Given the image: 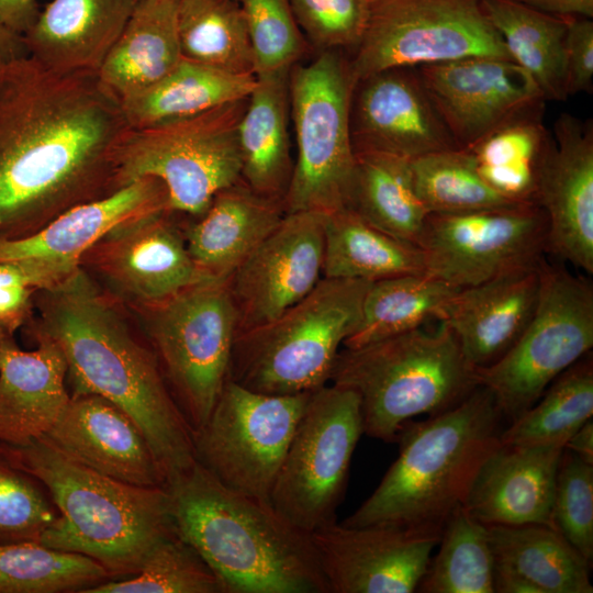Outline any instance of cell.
<instances>
[{
	"mask_svg": "<svg viewBox=\"0 0 593 593\" xmlns=\"http://www.w3.org/2000/svg\"><path fill=\"white\" fill-rule=\"evenodd\" d=\"M137 0H52L23 34L29 56L57 72H98Z\"/></svg>",
	"mask_w": 593,
	"mask_h": 593,
	"instance_id": "obj_27",
	"label": "cell"
},
{
	"mask_svg": "<svg viewBox=\"0 0 593 593\" xmlns=\"http://www.w3.org/2000/svg\"><path fill=\"white\" fill-rule=\"evenodd\" d=\"M112 579L85 555L37 541L0 544V593H82Z\"/></svg>",
	"mask_w": 593,
	"mask_h": 593,
	"instance_id": "obj_41",
	"label": "cell"
},
{
	"mask_svg": "<svg viewBox=\"0 0 593 593\" xmlns=\"http://www.w3.org/2000/svg\"><path fill=\"white\" fill-rule=\"evenodd\" d=\"M552 525L590 563L593 558V465L564 448L556 477Z\"/></svg>",
	"mask_w": 593,
	"mask_h": 593,
	"instance_id": "obj_46",
	"label": "cell"
},
{
	"mask_svg": "<svg viewBox=\"0 0 593 593\" xmlns=\"http://www.w3.org/2000/svg\"><path fill=\"white\" fill-rule=\"evenodd\" d=\"M494 593H540L539 590L515 571L494 563Z\"/></svg>",
	"mask_w": 593,
	"mask_h": 593,
	"instance_id": "obj_52",
	"label": "cell"
},
{
	"mask_svg": "<svg viewBox=\"0 0 593 593\" xmlns=\"http://www.w3.org/2000/svg\"><path fill=\"white\" fill-rule=\"evenodd\" d=\"M355 85L349 58L340 51L317 52L310 63L291 67L289 100L298 156L283 199L286 213L329 214L348 206L355 172Z\"/></svg>",
	"mask_w": 593,
	"mask_h": 593,
	"instance_id": "obj_8",
	"label": "cell"
},
{
	"mask_svg": "<svg viewBox=\"0 0 593 593\" xmlns=\"http://www.w3.org/2000/svg\"><path fill=\"white\" fill-rule=\"evenodd\" d=\"M325 217L312 211L286 213L226 279L237 334L275 320L322 279Z\"/></svg>",
	"mask_w": 593,
	"mask_h": 593,
	"instance_id": "obj_17",
	"label": "cell"
},
{
	"mask_svg": "<svg viewBox=\"0 0 593 593\" xmlns=\"http://www.w3.org/2000/svg\"><path fill=\"white\" fill-rule=\"evenodd\" d=\"M179 0H138L98 76L120 99L155 85L181 60Z\"/></svg>",
	"mask_w": 593,
	"mask_h": 593,
	"instance_id": "obj_30",
	"label": "cell"
},
{
	"mask_svg": "<svg viewBox=\"0 0 593 593\" xmlns=\"http://www.w3.org/2000/svg\"><path fill=\"white\" fill-rule=\"evenodd\" d=\"M27 55L23 35L0 24V65Z\"/></svg>",
	"mask_w": 593,
	"mask_h": 593,
	"instance_id": "obj_54",
	"label": "cell"
},
{
	"mask_svg": "<svg viewBox=\"0 0 593 593\" xmlns=\"http://www.w3.org/2000/svg\"><path fill=\"white\" fill-rule=\"evenodd\" d=\"M362 434L360 403L354 391L332 383L315 390L277 474L272 507L309 534L337 521Z\"/></svg>",
	"mask_w": 593,
	"mask_h": 593,
	"instance_id": "obj_12",
	"label": "cell"
},
{
	"mask_svg": "<svg viewBox=\"0 0 593 593\" xmlns=\"http://www.w3.org/2000/svg\"><path fill=\"white\" fill-rule=\"evenodd\" d=\"M71 272L36 261H0V327L13 335L32 318L35 292Z\"/></svg>",
	"mask_w": 593,
	"mask_h": 593,
	"instance_id": "obj_48",
	"label": "cell"
},
{
	"mask_svg": "<svg viewBox=\"0 0 593 593\" xmlns=\"http://www.w3.org/2000/svg\"><path fill=\"white\" fill-rule=\"evenodd\" d=\"M489 56L512 59L482 0H371L349 59L355 83L398 67Z\"/></svg>",
	"mask_w": 593,
	"mask_h": 593,
	"instance_id": "obj_13",
	"label": "cell"
},
{
	"mask_svg": "<svg viewBox=\"0 0 593 593\" xmlns=\"http://www.w3.org/2000/svg\"><path fill=\"white\" fill-rule=\"evenodd\" d=\"M592 347V283L544 259L533 317L505 355L475 368L479 385L492 393L504 419L511 423Z\"/></svg>",
	"mask_w": 593,
	"mask_h": 593,
	"instance_id": "obj_10",
	"label": "cell"
},
{
	"mask_svg": "<svg viewBox=\"0 0 593 593\" xmlns=\"http://www.w3.org/2000/svg\"><path fill=\"white\" fill-rule=\"evenodd\" d=\"M492 393L479 385L462 402L399 433V455L370 496L342 524L381 525L439 540L465 506L484 461L500 445L502 421Z\"/></svg>",
	"mask_w": 593,
	"mask_h": 593,
	"instance_id": "obj_4",
	"label": "cell"
},
{
	"mask_svg": "<svg viewBox=\"0 0 593 593\" xmlns=\"http://www.w3.org/2000/svg\"><path fill=\"white\" fill-rule=\"evenodd\" d=\"M564 448L593 465V421L590 418L566 441Z\"/></svg>",
	"mask_w": 593,
	"mask_h": 593,
	"instance_id": "obj_53",
	"label": "cell"
},
{
	"mask_svg": "<svg viewBox=\"0 0 593 593\" xmlns=\"http://www.w3.org/2000/svg\"><path fill=\"white\" fill-rule=\"evenodd\" d=\"M311 538L329 593H413L438 540L395 527L337 521Z\"/></svg>",
	"mask_w": 593,
	"mask_h": 593,
	"instance_id": "obj_20",
	"label": "cell"
},
{
	"mask_svg": "<svg viewBox=\"0 0 593 593\" xmlns=\"http://www.w3.org/2000/svg\"><path fill=\"white\" fill-rule=\"evenodd\" d=\"M439 324L340 349L328 383L357 394L363 434L395 441L412 418L448 411L479 387L457 338Z\"/></svg>",
	"mask_w": 593,
	"mask_h": 593,
	"instance_id": "obj_6",
	"label": "cell"
},
{
	"mask_svg": "<svg viewBox=\"0 0 593 593\" xmlns=\"http://www.w3.org/2000/svg\"><path fill=\"white\" fill-rule=\"evenodd\" d=\"M41 438L103 475L137 486L166 488L163 469L139 426L100 395H70Z\"/></svg>",
	"mask_w": 593,
	"mask_h": 593,
	"instance_id": "obj_22",
	"label": "cell"
},
{
	"mask_svg": "<svg viewBox=\"0 0 593 593\" xmlns=\"http://www.w3.org/2000/svg\"><path fill=\"white\" fill-rule=\"evenodd\" d=\"M82 593H227V590L175 527L153 547L135 574L109 580Z\"/></svg>",
	"mask_w": 593,
	"mask_h": 593,
	"instance_id": "obj_43",
	"label": "cell"
},
{
	"mask_svg": "<svg viewBox=\"0 0 593 593\" xmlns=\"http://www.w3.org/2000/svg\"><path fill=\"white\" fill-rule=\"evenodd\" d=\"M245 15L255 59V75L291 69L307 44L289 0H237Z\"/></svg>",
	"mask_w": 593,
	"mask_h": 593,
	"instance_id": "obj_45",
	"label": "cell"
},
{
	"mask_svg": "<svg viewBox=\"0 0 593 593\" xmlns=\"http://www.w3.org/2000/svg\"><path fill=\"white\" fill-rule=\"evenodd\" d=\"M547 233L544 210L526 202L429 213L418 247L426 275L460 289L538 265L547 254Z\"/></svg>",
	"mask_w": 593,
	"mask_h": 593,
	"instance_id": "obj_15",
	"label": "cell"
},
{
	"mask_svg": "<svg viewBox=\"0 0 593 593\" xmlns=\"http://www.w3.org/2000/svg\"><path fill=\"white\" fill-rule=\"evenodd\" d=\"M290 69L257 76L237 127L240 178L283 202L294 163L288 132Z\"/></svg>",
	"mask_w": 593,
	"mask_h": 593,
	"instance_id": "obj_29",
	"label": "cell"
},
{
	"mask_svg": "<svg viewBox=\"0 0 593 593\" xmlns=\"http://www.w3.org/2000/svg\"><path fill=\"white\" fill-rule=\"evenodd\" d=\"M172 214L165 209L126 221L98 240L82 259L118 292L143 306L215 280L191 258Z\"/></svg>",
	"mask_w": 593,
	"mask_h": 593,
	"instance_id": "obj_18",
	"label": "cell"
},
{
	"mask_svg": "<svg viewBox=\"0 0 593 593\" xmlns=\"http://www.w3.org/2000/svg\"><path fill=\"white\" fill-rule=\"evenodd\" d=\"M563 441L501 444L481 466L465 506L484 525H552Z\"/></svg>",
	"mask_w": 593,
	"mask_h": 593,
	"instance_id": "obj_25",
	"label": "cell"
},
{
	"mask_svg": "<svg viewBox=\"0 0 593 593\" xmlns=\"http://www.w3.org/2000/svg\"><path fill=\"white\" fill-rule=\"evenodd\" d=\"M416 68L458 148H470L514 120L544 113L539 87L512 59L478 56Z\"/></svg>",
	"mask_w": 593,
	"mask_h": 593,
	"instance_id": "obj_16",
	"label": "cell"
},
{
	"mask_svg": "<svg viewBox=\"0 0 593 593\" xmlns=\"http://www.w3.org/2000/svg\"><path fill=\"white\" fill-rule=\"evenodd\" d=\"M416 592L494 593V556L488 526L460 506L443 528Z\"/></svg>",
	"mask_w": 593,
	"mask_h": 593,
	"instance_id": "obj_39",
	"label": "cell"
},
{
	"mask_svg": "<svg viewBox=\"0 0 593 593\" xmlns=\"http://www.w3.org/2000/svg\"><path fill=\"white\" fill-rule=\"evenodd\" d=\"M4 446L13 462L45 486L58 511L40 540L47 547L90 557L116 579L135 574L153 547L175 530L166 488L103 475L43 438Z\"/></svg>",
	"mask_w": 593,
	"mask_h": 593,
	"instance_id": "obj_5",
	"label": "cell"
},
{
	"mask_svg": "<svg viewBox=\"0 0 593 593\" xmlns=\"http://www.w3.org/2000/svg\"><path fill=\"white\" fill-rule=\"evenodd\" d=\"M32 339L36 348L31 351L10 334L0 344V441L7 445L41 438L70 399L64 355L46 338Z\"/></svg>",
	"mask_w": 593,
	"mask_h": 593,
	"instance_id": "obj_26",
	"label": "cell"
},
{
	"mask_svg": "<svg viewBox=\"0 0 593 593\" xmlns=\"http://www.w3.org/2000/svg\"><path fill=\"white\" fill-rule=\"evenodd\" d=\"M497 564L533 583L540 593H592L591 563L553 527L486 525Z\"/></svg>",
	"mask_w": 593,
	"mask_h": 593,
	"instance_id": "obj_35",
	"label": "cell"
},
{
	"mask_svg": "<svg viewBox=\"0 0 593 593\" xmlns=\"http://www.w3.org/2000/svg\"><path fill=\"white\" fill-rule=\"evenodd\" d=\"M411 168L416 194L429 213L456 214L521 203L492 189L463 148L414 158Z\"/></svg>",
	"mask_w": 593,
	"mask_h": 593,
	"instance_id": "obj_42",
	"label": "cell"
},
{
	"mask_svg": "<svg viewBox=\"0 0 593 593\" xmlns=\"http://www.w3.org/2000/svg\"><path fill=\"white\" fill-rule=\"evenodd\" d=\"M57 517L45 486L15 465L0 441V544L40 542Z\"/></svg>",
	"mask_w": 593,
	"mask_h": 593,
	"instance_id": "obj_44",
	"label": "cell"
},
{
	"mask_svg": "<svg viewBox=\"0 0 593 593\" xmlns=\"http://www.w3.org/2000/svg\"><path fill=\"white\" fill-rule=\"evenodd\" d=\"M371 0H289L307 44L322 51L356 48L363 37Z\"/></svg>",
	"mask_w": 593,
	"mask_h": 593,
	"instance_id": "obj_47",
	"label": "cell"
},
{
	"mask_svg": "<svg viewBox=\"0 0 593 593\" xmlns=\"http://www.w3.org/2000/svg\"><path fill=\"white\" fill-rule=\"evenodd\" d=\"M350 136L354 153L379 152L411 160L458 148L416 67L385 69L355 85Z\"/></svg>",
	"mask_w": 593,
	"mask_h": 593,
	"instance_id": "obj_19",
	"label": "cell"
},
{
	"mask_svg": "<svg viewBox=\"0 0 593 593\" xmlns=\"http://www.w3.org/2000/svg\"><path fill=\"white\" fill-rule=\"evenodd\" d=\"M313 392L271 395L227 380L208 419L193 433L195 461L225 486L270 503Z\"/></svg>",
	"mask_w": 593,
	"mask_h": 593,
	"instance_id": "obj_14",
	"label": "cell"
},
{
	"mask_svg": "<svg viewBox=\"0 0 593 593\" xmlns=\"http://www.w3.org/2000/svg\"><path fill=\"white\" fill-rule=\"evenodd\" d=\"M535 203L547 217V254L593 273V126L561 114L541 163Z\"/></svg>",
	"mask_w": 593,
	"mask_h": 593,
	"instance_id": "obj_21",
	"label": "cell"
},
{
	"mask_svg": "<svg viewBox=\"0 0 593 593\" xmlns=\"http://www.w3.org/2000/svg\"><path fill=\"white\" fill-rule=\"evenodd\" d=\"M165 209L169 210L164 183L153 177L139 178L105 197L66 210L31 235L0 238V261H36L71 272L111 230Z\"/></svg>",
	"mask_w": 593,
	"mask_h": 593,
	"instance_id": "obj_23",
	"label": "cell"
},
{
	"mask_svg": "<svg viewBox=\"0 0 593 593\" xmlns=\"http://www.w3.org/2000/svg\"><path fill=\"white\" fill-rule=\"evenodd\" d=\"M176 22L182 58L234 75L256 76L237 0H179Z\"/></svg>",
	"mask_w": 593,
	"mask_h": 593,
	"instance_id": "obj_37",
	"label": "cell"
},
{
	"mask_svg": "<svg viewBox=\"0 0 593 593\" xmlns=\"http://www.w3.org/2000/svg\"><path fill=\"white\" fill-rule=\"evenodd\" d=\"M459 288L429 275H406L370 283L355 331L344 348H357L438 320L443 305Z\"/></svg>",
	"mask_w": 593,
	"mask_h": 593,
	"instance_id": "obj_36",
	"label": "cell"
},
{
	"mask_svg": "<svg viewBox=\"0 0 593 593\" xmlns=\"http://www.w3.org/2000/svg\"><path fill=\"white\" fill-rule=\"evenodd\" d=\"M541 118L537 113L514 120L467 148L483 180L511 201L535 203L541 163L551 141Z\"/></svg>",
	"mask_w": 593,
	"mask_h": 593,
	"instance_id": "obj_38",
	"label": "cell"
},
{
	"mask_svg": "<svg viewBox=\"0 0 593 593\" xmlns=\"http://www.w3.org/2000/svg\"><path fill=\"white\" fill-rule=\"evenodd\" d=\"M567 96L591 91L593 85V22L569 16L566 36Z\"/></svg>",
	"mask_w": 593,
	"mask_h": 593,
	"instance_id": "obj_49",
	"label": "cell"
},
{
	"mask_svg": "<svg viewBox=\"0 0 593 593\" xmlns=\"http://www.w3.org/2000/svg\"><path fill=\"white\" fill-rule=\"evenodd\" d=\"M539 11L560 16H593V0H515Z\"/></svg>",
	"mask_w": 593,
	"mask_h": 593,
	"instance_id": "obj_51",
	"label": "cell"
},
{
	"mask_svg": "<svg viewBox=\"0 0 593 593\" xmlns=\"http://www.w3.org/2000/svg\"><path fill=\"white\" fill-rule=\"evenodd\" d=\"M347 208L380 231L417 246L429 214L416 194L411 159L379 152L355 153Z\"/></svg>",
	"mask_w": 593,
	"mask_h": 593,
	"instance_id": "obj_33",
	"label": "cell"
},
{
	"mask_svg": "<svg viewBox=\"0 0 593 593\" xmlns=\"http://www.w3.org/2000/svg\"><path fill=\"white\" fill-rule=\"evenodd\" d=\"M166 489L177 533L227 593H329L311 534L269 502L225 486L198 461Z\"/></svg>",
	"mask_w": 593,
	"mask_h": 593,
	"instance_id": "obj_3",
	"label": "cell"
},
{
	"mask_svg": "<svg viewBox=\"0 0 593 593\" xmlns=\"http://www.w3.org/2000/svg\"><path fill=\"white\" fill-rule=\"evenodd\" d=\"M130 128L98 72H57L29 55L1 64L0 238L120 189L115 160Z\"/></svg>",
	"mask_w": 593,
	"mask_h": 593,
	"instance_id": "obj_1",
	"label": "cell"
},
{
	"mask_svg": "<svg viewBox=\"0 0 593 593\" xmlns=\"http://www.w3.org/2000/svg\"><path fill=\"white\" fill-rule=\"evenodd\" d=\"M513 61L535 80L546 100L568 98L566 36L569 16L549 14L515 0H482Z\"/></svg>",
	"mask_w": 593,
	"mask_h": 593,
	"instance_id": "obj_34",
	"label": "cell"
},
{
	"mask_svg": "<svg viewBox=\"0 0 593 593\" xmlns=\"http://www.w3.org/2000/svg\"><path fill=\"white\" fill-rule=\"evenodd\" d=\"M593 416L592 351L560 373L526 412L501 434V444L566 441Z\"/></svg>",
	"mask_w": 593,
	"mask_h": 593,
	"instance_id": "obj_40",
	"label": "cell"
},
{
	"mask_svg": "<svg viewBox=\"0 0 593 593\" xmlns=\"http://www.w3.org/2000/svg\"><path fill=\"white\" fill-rule=\"evenodd\" d=\"M247 99L143 128H130L116 154L119 188L160 180L174 213L200 216L214 195L240 179L237 127Z\"/></svg>",
	"mask_w": 593,
	"mask_h": 593,
	"instance_id": "obj_9",
	"label": "cell"
},
{
	"mask_svg": "<svg viewBox=\"0 0 593 593\" xmlns=\"http://www.w3.org/2000/svg\"><path fill=\"white\" fill-rule=\"evenodd\" d=\"M7 335H9V334H8L4 329H2V328L0 327V344H1L2 339H3ZM10 335H11V334H10Z\"/></svg>",
	"mask_w": 593,
	"mask_h": 593,
	"instance_id": "obj_55",
	"label": "cell"
},
{
	"mask_svg": "<svg viewBox=\"0 0 593 593\" xmlns=\"http://www.w3.org/2000/svg\"><path fill=\"white\" fill-rule=\"evenodd\" d=\"M542 260L460 288L443 305L437 321L452 332L474 368L499 360L526 328L539 298Z\"/></svg>",
	"mask_w": 593,
	"mask_h": 593,
	"instance_id": "obj_24",
	"label": "cell"
},
{
	"mask_svg": "<svg viewBox=\"0 0 593 593\" xmlns=\"http://www.w3.org/2000/svg\"><path fill=\"white\" fill-rule=\"evenodd\" d=\"M372 282L325 278L269 323L236 335L227 380L271 395L313 392L359 323Z\"/></svg>",
	"mask_w": 593,
	"mask_h": 593,
	"instance_id": "obj_7",
	"label": "cell"
},
{
	"mask_svg": "<svg viewBox=\"0 0 593 593\" xmlns=\"http://www.w3.org/2000/svg\"><path fill=\"white\" fill-rule=\"evenodd\" d=\"M31 338L54 343L67 363L72 394H97L130 415L144 433L167 483L195 462L193 429L156 354L138 343L116 309L79 266L35 292Z\"/></svg>",
	"mask_w": 593,
	"mask_h": 593,
	"instance_id": "obj_2",
	"label": "cell"
},
{
	"mask_svg": "<svg viewBox=\"0 0 593 593\" xmlns=\"http://www.w3.org/2000/svg\"><path fill=\"white\" fill-rule=\"evenodd\" d=\"M145 307L156 356L194 433L208 419L227 381L237 335L226 280L198 283Z\"/></svg>",
	"mask_w": 593,
	"mask_h": 593,
	"instance_id": "obj_11",
	"label": "cell"
},
{
	"mask_svg": "<svg viewBox=\"0 0 593 593\" xmlns=\"http://www.w3.org/2000/svg\"><path fill=\"white\" fill-rule=\"evenodd\" d=\"M138 1V0H137Z\"/></svg>",
	"mask_w": 593,
	"mask_h": 593,
	"instance_id": "obj_56",
	"label": "cell"
},
{
	"mask_svg": "<svg viewBox=\"0 0 593 593\" xmlns=\"http://www.w3.org/2000/svg\"><path fill=\"white\" fill-rule=\"evenodd\" d=\"M284 215L282 201L256 192L240 178L219 191L186 228L187 249L205 275L226 280Z\"/></svg>",
	"mask_w": 593,
	"mask_h": 593,
	"instance_id": "obj_28",
	"label": "cell"
},
{
	"mask_svg": "<svg viewBox=\"0 0 593 593\" xmlns=\"http://www.w3.org/2000/svg\"><path fill=\"white\" fill-rule=\"evenodd\" d=\"M256 76L230 74L186 58L149 88L121 100L131 128H143L244 100Z\"/></svg>",
	"mask_w": 593,
	"mask_h": 593,
	"instance_id": "obj_31",
	"label": "cell"
},
{
	"mask_svg": "<svg viewBox=\"0 0 593 593\" xmlns=\"http://www.w3.org/2000/svg\"><path fill=\"white\" fill-rule=\"evenodd\" d=\"M423 273L417 245L380 231L349 208L326 214L323 277L376 282Z\"/></svg>",
	"mask_w": 593,
	"mask_h": 593,
	"instance_id": "obj_32",
	"label": "cell"
},
{
	"mask_svg": "<svg viewBox=\"0 0 593 593\" xmlns=\"http://www.w3.org/2000/svg\"><path fill=\"white\" fill-rule=\"evenodd\" d=\"M36 0H0V24L23 35L40 14Z\"/></svg>",
	"mask_w": 593,
	"mask_h": 593,
	"instance_id": "obj_50",
	"label": "cell"
}]
</instances>
